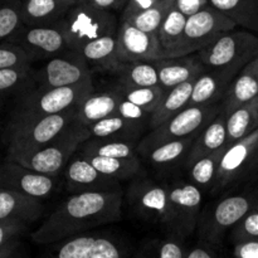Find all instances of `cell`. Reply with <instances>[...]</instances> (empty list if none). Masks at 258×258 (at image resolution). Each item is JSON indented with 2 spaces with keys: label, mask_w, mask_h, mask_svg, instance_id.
<instances>
[{
  "label": "cell",
  "mask_w": 258,
  "mask_h": 258,
  "mask_svg": "<svg viewBox=\"0 0 258 258\" xmlns=\"http://www.w3.org/2000/svg\"><path fill=\"white\" fill-rule=\"evenodd\" d=\"M123 191L76 193L62 202L32 233L38 244H54L96 227L113 223L122 216Z\"/></svg>",
  "instance_id": "cell-1"
},
{
  "label": "cell",
  "mask_w": 258,
  "mask_h": 258,
  "mask_svg": "<svg viewBox=\"0 0 258 258\" xmlns=\"http://www.w3.org/2000/svg\"><path fill=\"white\" fill-rule=\"evenodd\" d=\"M90 139L87 128L75 123L52 143L34 150L8 154L5 160L14 161L43 175L57 178L58 174L64 171L82 144Z\"/></svg>",
  "instance_id": "cell-2"
},
{
  "label": "cell",
  "mask_w": 258,
  "mask_h": 258,
  "mask_svg": "<svg viewBox=\"0 0 258 258\" xmlns=\"http://www.w3.org/2000/svg\"><path fill=\"white\" fill-rule=\"evenodd\" d=\"M92 92H95L92 80L71 87H33L20 93L12 117H43L67 112L75 110Z\"/></svg>",
  "instance_id": "cell-3"
},
{
  "label": "cell",
  "mask_w": 258,
  "mask_h": 258,
  "mask_svg": "<svg viewBox=\"0 0 258 258\" xmlns=\"http://www.w3.org/2000/svg\"><path fill=\"white\" fill-rule=\"evenodd\" d=\"M258 194L253 191L228 194L219 201L208 204L202 212L198 223V236L204 244L218 246L228 231L254 209Z\"/></svg>",
  "instance_id": "cell-4"
},
{
  "label": "cell",
  "mask_w": 258,
  "mask_h": 258,
  "mask_svg": "<svg viewBox=\"0 0 258 258\" xmlns=\"http://www.w3.org/2000/svg\"><path fill=\"white\" fill-rule=\"evenodd\" d=\"M204 67L238 73L258 58V35L249 30L223 33L198 52Z\"/></svg>",
  "instance_id": "cell-5"
},
{
  "label": "cell",
  "mask_w": 258,
  "mask_h": 258,
  "mask_svg": "<svg viewBox=\"0 0 258 258\" xmlns=\"http://www.w3.org/2000/svg\"><path fill=\"white\" fill-rule=\"evenodd\" d=\"M75 110L43 117H12L7 128L8 154L30 151L52 143L75 125Z\"/></svg>",
  "instance_id": "cell-6"
},
{
  "label": "cell",
  "mask_w": 258,
  "mask_h": 258,
  "mask_svg": "<svg viewBox=\"0 0 258 258\" xmlns=\"http://www.w3.org/2000/svg\"><path fill=\"white\" fill-rule=\"evenodd\" d=\"M71 50H78L87 43L117 34L118 23L112 12L88 3H77L60 20Z\"/></svg>",
  "instance_id": "cell-7"
},
{
  "label": "cell",
  "mask_w": 258,
  "mask_h": 258,
  "mask_svg": "<svg viewBox=\"0 0 258 258\" xmlns=\"http://www.w3.org/2000/svg\"><path fill=\"white\" fill-rule=\"evenodd\" d=\"M126 202L139 218L160 224L168 229L169 233L174 234L168 183L146 178L135 179L128 186Z\"/></svg>",
  "instance_id": "cell-8"
},
{
  "label": "cell",
  "mask_w": 258,
  "mask_h": 258,
  "mask_svg": "<svg viewBox=\"0 0 258 258\" xmlns=\"http://www.w3.org/2000/svg\"><path fill=\"white\" fill-rule=\"evenodd\" d=\"M221 103L214 106H188L164 125L150 130L138 144V153L155 148L163 143L198 135L221 112Z\"/></svg>",
  "instance_id": "cell-9"
},
{
  "label": "cell",
  "mask_w": 258,
  "mask_h": 258,
  "mask_svg": "<svg viewBox=\"0 0 258 258\" xmlns=\"http://www.w3.org/2000/svg\"><path fill=\"white\" fill-rule=\"evenodd\" d=\"M91 80V67L76 50H68L45 60L33 75L34 87L38 88L71 87Z\"/></svg>",
  "instance_id": "cell-10"
},
{
  "label": "cell",
  "mask_w": 258,
  "mask_h": 258,
  "mask_svg": "<svg viewBox=\"0 0 258 258\" xmlns=\"http://www.w3.org/2000/svg\"><path fill=\"white\" fill-rule=\"evenodd\" d=\"M236 28L237 25L231 19L209 5L206 9L186 18L178 57L201 52L219 35L234 30Z\"/></svg>",
  "instance_id": "cell-11"
},
{
  "label": "cell",
  "mask_w": 258,
  "mask_h": 258,
  "mask_svg": "<svg viewBox=\"0 0 258 258\" xmlns=\"http://www.w3.org/2000/svg\"><path fill=\"white\" fill-rule=\"evenodd\" d=\"M168 188L174 221V234L185 238L198 228L202 216L203 191L191 181L184 179L169 181Z\"/></svg>",
  "instance_id": "cell-12"
},
{
  "label": "cell",
  "mask_w": 258,
  "mask_h": 258,
  "mask_svg": "<svg viewBox=\"0 0 258 258\" xmlns=\"http://www.w3.org/2000/svg\"><path fill=\"white\" fill-rule=\"evenodd\" d=\"M7 42L19 45L34 60L50 59L71 50L62 24L23 27Z\"/></svg>",
  "instance_id": "cell-13"
},
{
  "label": "cell",
  "mask_w": 258,
  "mask_h": 258,
  "mask_svg": "<svg viewBox=\"0 0 258 258\" xmlns=\"http://www.w3.org/2000/svg\"><path fill=\"white\" fill-rule=\"evenodd\" d=\"M258 145V128L243 140L227 146L222 155L214 183L213 196H218L226 189L246 180L252 159Z\"/></svg>",
  "instance_id": "cell-14"
},
{
  "label": "cell",
  "mask_w": 258,
  "mask_h": 258,
  "mask_svg": "<svg viewBox=\"0 0 258 258\" xmlns=\"http://www.w3.org/2000/svg\"><path fill=\"white\" fill-rule=\"evenodd\" d=\"M57 186V178L24 168L14 161L0 164V188L24 194L30 198L42 199L52 196Z\"/></svg>",
  "instance_id": "cell-15"
},
{
  "label": "cell",
  "mask_w": 258,
  "mask_h": 258,
  "mask_svg": "<svg viewBox=\"0 0 258 258\" xmlns=\"http://www.w3.org/2000/svg\"><path fill=\"white\" fill-rule=\"evenodd\" d=\"M63 175L72 194L122 190L121 181L103 175L78 151L66 166Z\"/></svg>",
  "instance_id": "cell-16"
},
{
  "label": "cell",
  "mask_w": 258,
  "mask_h": 258,
  "mask_svg": "<svg viewBox=\"0 0 258 258\" xmlns=\"http://www.w3.org/2000/svg\"><path fill=\"white\" fill-rule=\"evenodd\" d=\"M118 58L122 64L134 62H155L161 59L156 34L143 32L128 22H120L117 34Z\"/></svg>",
  "instance_id": "cell-17"
},
{
  "label": "cell",
  "mask_w": 258,
  "mask_h": 258,
  "mask_svg": "<svg viewBox=\"0 0 258 258\" xmlns=\"http://www.w3.org/2000/svg\"><path fill=\"white\" fill-rule=\"evenodd\" d=\"M237 76L227 71L207 68L194 80L189 106L219 105L228 90L229 85Z\"/></svg>",
  "instance_id": "cell-18"
},
{
  "label": "cell",
  "mask_w": 258,
  "mask_h": 258,
  "mask_svg": "<svg viewBox=\"0 0 258 258\" xmlns=\"http://www.w3.org/2000/svg\"><path fill=\"white\" fill-rule=\"evenodd\" d=\"M159 75V86L168 91L181 83L194 81L204 70L198 54L184 55L178 58H163L155 60Z\"/></svg>",
  "instance_id": "cell-19"
},
{
  "label": "cell",
  "mask_w": 258,
  "mask_h": 258,
  "mask_svg": "<svg viewBox=\"0 0 258 258\" xmlns=\"http://www.w3.org/2000/svg\"><path fill=\"white\" fill-rule=\"evenodd\" d=\"M121 97L110 88L105 92H92L75 110V123L88 127L101 120L117 115Z\"/></svg>",
  "instance_id": "cell-20"
},
{
  "label": "cell",
  "mask_w": 258,
  "mask_h": 258,
  "mask_svg": "<svg viewBox=\"0 0 258 258\" xmlns=\"http://www.w3.org/2000/svg\"><path fill=\"white\" fill-rule=\"evenodd\" d=\"M44 206L39 199L0 188V221H14L29 226L43 216Z\"/></svg>",
  "instance_id": "cell-21"
},
{
  "label": "cell",
  "mask_w": 258,
  "mask_h": 258,
  "mask_svg": "<svg viewBox=\"0 0 258 258\" xmlns=\"http://www.w3.org/2000/svg\"><path fill=\"white\" fill-rule=\"evenodd\" d=\"M258 97V62L257 58L238 73L232 81L222 100L221 106L228 115L241 106Z\"/></svg>",
  "instance_id": "cell-22"
},
{
  "label": "cell",
  "mask_w": 258,
  "mask_h": 258,
  "mask_svg": "<svg viewBox=\"0 0 258 258\" xmlns=\"http://www.w3.org/2000/svg\"><path fill=\"white\" fill-rule=\"evenodd\" d=\"M86 128L91 139H111L139 144V140L144 138L143 134L149 128V125L113 115Z\"/></svg>",
  "instance_id": "cell-23"
},
{
  "label": "cell",
  "mask_w": 258,
  "mask_h": 258,
  "mask_svg": "<svg viewBox=\"0 0 258 258\" xmlns=\"http://www.w3.org/2000/svg\"><path fill=\"white\" fill-rule=\"evenodd\" d=\"M226 120L227 113L222 108L221 112L214 117V120L208 123L197 136L184 165H188L203 156L227 148Z\"/></svg>",
  "instance_id": "cell-24"
},
{
  "label": "cell",
  "mask_w": 258,
  "mask_h": 258,
  "mask_svg": "<svg viewBox=\"0 0 258 258\" xmlns=\"http://www.w3.org/2000/svg\"><path fill=\"white\" fill-rule=\"evenodd\" d=\"M72 7L62 0H22L23 24L27 27L57 24Z\"/></svg>",
  "instance_id": "cell-25"
},
{
  "label": "cell",
  "mask_w": 258,
  "mask_h": 258,
  "mask_svg": "<svg viewBox=\"0 0 258 258\" xmlns=\"http://www.w3.org/2000/svg\"><path fill=\"white\" fill-rule=\"evenodd\" d=\"M91 68L110 71L115 73L122 63L118 58V44L116 35L103 37L87 43L78 50Z\"/></svg>",
  "instance_id": "cell-26"
},
{
  "label": "cell",
  "mask_w": 258,
  "mask_h": 258,
  "mask_svg": "<svg viewBox=\"0 0 258 258\" xmlns=\"http://www.w3.org/2000/svg\"><path fill=\"white\" fill-rule=\"evenodd\" d=\"M198 135L181 139V140L163 143L155 148L150 149V150L144 151V153H141V155L155 168L163 169V170L173 169L180 164H185L191 145H193L194 140Z\"/></svg>",
  "instance_id": "cell-27"
},
{
  "label": "cell",
  "mask_w": 258,
  "mask_h": 258,
  "mask_svg": "<svg viewBox=\"0 0 258 258\" xmlns=\"http://www.w3.org/2000/svg\"><path fill=\"white\" fill-rule=\"evenodd\" d=\"M193 85L194 81H189V82L181 83V85L166 91L163 100L159 103L158 108L151 113L149 130H154L159 126L164 125L166 121L173 118L174 116L181 112L184 108L188 107L191 91H193Z\"/></svg>",
  "instance_id": "cell-28"
},
{
  "label": "cell",
  "mask_w": 258,
  "mask_h": 258,
  "mask_svg": "<svg viewBox=\"0 0 258 258\" xmlns=\"http://www.w3.org/2000/svg\"><path fill=\"white\" fill-rule=\"evenodd\" d=\"M185 24V15L181 14L174 7L171 8V10L164 19L163 24L159 28L158 33H156L161 59L163 58H178V52L181 40H183Z\"/></svg>",
  "instance_id": "cell-29"
},
{
  "label": "cell",
  "mask_w": 258,
  "mask_h": 258,
  "mask_svg": "<svg viewBox=\"0 0 258 258\" xmlns=\"http://www.w3.org/2000/svg\"><path fill=\"white\" fill-rule=\"evenodd\" d=\"M209 5L218 10L238 27L258 33V0H208Z\"/></svg>",
  "instance_id": "cell-30"
},
{
  "label": "cell",
  "mask_w": 258,
  "mask_h": 258,
  "mask_svg": "<svg viewBox=\"0 0 258 258\" xmlns=\"http://www.w3.org/2000/svg\"><path fill=\"white\" fill-rule=\"evenodd\" d=\"M227 146L243 140L258 128L256 100L241 106L227 115Z\"/></svg>",
  "instance_id": "cell-31"
},
{
  "label": "cell",
  "mask_w": 258,
  "mask_h": 258,
  "mask_svg": "<svg viewBox=\"0 0 258 258\" xmlns=\"http://www.w3.org/2000/svg\"><path fill=\"white\" fill-rule=\"evenodd\" d=\"M78 153L103 158L138 159V144L111 139H90L82 144Z\"/></svg>",
  "instance_id": "cell-32"
},
{
  "label": "cell",
  "mask_w": 258,
  "mask_h": 258,
  "mask_svg": "<svg viewBox=\"0 0 258 258\" xmlns=\"http://www.w3.org/2000/svg\"><path fill=\"white\" fill-rule=\"evenodd\" d=\"M224 150L226 149L214 151L209 155L203 156V158L185 165L189 181L198 186L203 193H212L213 190L217 171H218V166Z\"/></svg>",
  "instance_id": "cell-33"
},
{
  "label": "cell",
  "mask_w": 258,
  "mask_h": 258,
  "mask_svg": "<svg viewBox=\"0 0 258 258\" xmlns=\"http://www.w3.org/2000/svg\"><path fill=\"white\" fill-rule=\"evenodd\" d=\"M117 85L127 87H156L159 75L155 62H134L120 66L115 72Z\"/></svg>",
  "instance_id": "cell-34"
},
{
  "label": "cell",
  "mask_w": 258,
  "mask_h": 258,
  "mask_svg": "<svg viewBox=\"0 0 258 258\" xmlns=\"http://www.w3.org/2000/svg\"><path fill=\"white\" fill-rule=\"evenodd\" d=\"M83 155V154H81ZM100 173L110 176L115 180H130L139 175L141 168L140 158L138 159H115L103 158L97 155H83Z\"/></svg>",
  "instance_id": "cell-35"
},
{
  "label": "cell",
  "mask_w": 258,
  "mask_h": 258,
  "mask_svg": "<svg viewBox=\"0 0 258 258\" xmlns=\"http://www.w3.org/2000/svg\"><path fill=\"white\" fill-rule=\"evenodd\" d=\"M188 249L185 248L183 237L169 233L165 238H154L145 242L133 258H185Z\"/></svg>",
  "instance_id": "cell-36"
},
{
  "label": "cell",
  "mask_w": 258,
  "mask_h": 258,
  "mask_svg": "<svg viewBox=\"0 0 258 258\" xmlns=\"http://www.w3.org/2000/svg\"><path fill=\"white\" fill-rule=\"evenodd\" d=\"M98 233H83L52 244L42 258H85L97 239Z\"/></svg>",
  "instance_id": "cell-37"
},
{
  "label": "cell",
  "mask_w": 258,
  "mask_h": 258,
  "mask_svg": "<svg viewBox=\"0 0 258 258\" xmlns=\"http://www.w3.org/2000/svg\"><path fill=\"white\" fill-rule=\"evenodd\" d=\"M112 90L122 100L128 101L148 112L153 113L158 108L166 91L160 86L156 87H127V86L116 85Z\"/></svg>",
  "instance_id": "cell-38"
},
{
  "label": "cell",
  "mask_w": 258,
  "mask_h": 258,
  "mask_svg": "<svg viewBox=\"0 0 258 258\" xmlns=\"http://www.w3.org/2000/svg\"><path fill=\"white\" fill-rule=\"evenodd\" d=\"M173 7L174 0H163V2L158 3L154 7L133 15L128 19L121 20V22H128L138 29L143 30V32L156 34L160 25L163 24L164 19H165L166 15H168V13L170 12Z\"/></svg>",
  "instance_id": "cell-39"
},
{
  "label": "cell",
  "mask_w": 258,
  "mask_h": 258,
  "mask_svg": "<svg viewBox=\"0 0 258 258\" xmlns=\"http://www.w3.org/2000/svg\"><path fill=\"white\" fill-rule=\"evenodd\" d=\"M34 68L32 66L0 70V93H10L14 91L30 90L34 87L33 82Z\"/></svg>",
  "instance_id": "cell-40"
},
{
  "label": "cell",
  "mask_w": 258,
  "mask_h": 258,
  "mask_svg": "<svg viewBox=\"0 0 258 258\" xmlns=\"http://www.w3.org/2000/svg\"><path fill=\"white\" fill-rule=\"evenodd\" d=\"M85 258H130V252L122 239L113 234L98 233Z\"/></svg>",
  "instance_id": "cell-41"
},
{
  "label": "cell",
  "mask_w": 258,
  "mask_h": 258,
  "mask_svg": "<svg viewBox=\"0 0 258 258\" xmlns=\"http://www.w3.org/2000/svg\"><path fill=\"white\" fill-rule=\"evenodd\" d=\"M23 27L20 2H12L0 7V43L7 42Z\"/></svg>",
  "instance_id": "cell-42"
},
{
  "label": "cell",
  "mask_w": 258,
  "mask_h": 258,
  "mask_svg": "<svg viewBox=\"0 0 258 258\" xmlns=\"http://www.w3.org/2000/svg\"><path fill=\"white\" fill-rule=\"evenodd\" d=\"M33 59L19 45L9 42L0 43V70L32 66Z\"/></svg>",
  "instance_id": "cell-43"
},
{
  "label": "cell",
  "mask_w": 258,
  "mask_h": 258,
  "mask_svg": "<svg viewBox=\"0 0 258 258\" xmlns=\"http://www.w3.org/2000/svg\"><path fill=\"white\" fill-rule=\"evenodd\" d=\"M231 239L233 243L242 241H258V211L252 209L232 228Z\"/></svg>",
  "instance_id": "cell-44"
},
{
  "label": "cell",
  "mask_w": 258,
  "mask_h": 258,
  "mask_svg": "<svg viewBox=\"0 0 258 258\" xmlns=\"http://www.w3.org/2000/svg\"><path fill=\"white\" fill-rule=\"evenodd\" d=\"M28 229V224L14 221H0V248L13 241L19 239V237Z\"/></svg>",
  "instance_id": "cell-45"
},
{
  "label": "cell",
  "mask_w": 258,
  "mask_h": 258,
  "mask_svg": "<svg viewBox=\"0 0 258 258\" xmlns=\"http://www.w3.org/2000/svg\"><path fill=\"white\" fill-rule=\"evenodd\" d=\"M117 115L123 118H127V120L139 121V122L148 123V125L150 123V112L145 111L144 108L139 107V106L134 105V103L128 102V101L122 100V98H121L120 105H118Z\"/></svg>",
  "instance_id": "cell-46"
},
{
  "label": "cell",
  "mask_w": 258,
  "mask_h": 258,
  "mask_svg": "<svg viewBox=\"0 0 258 258\" xmlns=\"http://www.w3.org/2000/svg\"><path fill=\"white\" fill-rule=\"evenodd\" d=\"M207 7H209L208 0H174V8L186 18L197 14Z\"/></svg>",
  "instance_id": "cell-47"
},
{
  "label": "cell",
  "mask_w": 258,
  "mask_h": 258,
  "mask_svg": "<svg viewBox=\"0 0 258 258\" xmlns=\"http://www.w3.org/2000/svg\"><path fill=\"white\" fill-rule=\"evenodd\" d=\"M160 2H163V0H128L125 9L122 10L121 20L128 19V18L133 17V15L138 14V13L140 12H144V10L154 7V5L158 4V3Z\"/></svg>",
  "instance_id": "cell-48"
},
{
  "label": "cell",
  "mask_w": 258,
  "mask_h": 258,
  "mask_svg": "<svg viewBox=\"0 0 258 258\" xmlns=\"http://www.w3.org/2000/svg\"><path fill=\"white\" fill-rule=\"evenodd\" d=\"M234 258H258V241H242L234 243Z\"/></svg>",
  "instance_id": "cell-49"
},
{
  "label": "cell",
  "mask_w": 258,
  "mask_h": 258,
  "mask_svg": "<svg viewBox=\"0 0 258 258\" xmlns=\"http://www.w3.org/2000/svg\"><path fill=\"white\" fill-rule=\"evenodd\" d=\"M127 3L128 0H90L88 4H92L93 7L107 12H113V10H123Z\"/></svg>",
  "instance_id": "cell-50"
},
{
  "label": "cell",
  "mask_w": 258,
  "mask_h": 258,
  "mask_svg": "<svg viewBox=\"0 0 258 258\" xmlns=\"http://www.w3.org/2000/svg\"><path fill=\"white\" fill-rule=\"evenodd\" d=\"M0 258H22V243L19 239L0 248Z\"/></svg>",
  "instance_id": "cell-51"
},
{
  "label": "cell",
  "mask_w": 258,
  "mask_h": 258,
  "mask_svg": "<svg viewBox=\"0 0 258 258\" xmlns=\"http://www.w3.org/2000/svg\"><path fill=\"white\" fill-rule=\"evenodd\" d=\"M185 258H219L208 247V244H199V246L193 247L189 249Z\"/></svg>",
  "instance_id": "cell-52"
},
{
  "label": "cell",
  "mask_w": 258,
  "mask_h": 258,
  "mask_svg": "<svg viewBox=\"0 0 258 258\" xmlns=\"http://www.w3.org/2000/svg\"><path fill=\"white\" fill-rule=\"evenodd\" d=\"M256 179H258V145L253 159H252L251 166L248 169V173L246 175V180H256Z\"/></svg>",
  "instance_id": "cell-53"
},
{
  "label": "cell",
  "mask_w": 258,
  "mask_h": 258,
  "mask_svg": "<svg viewBox=\"0 0 258 258\" xmlns=\"http://www.w3.org/2000/svg\"><path fill=\"white\" fill-rule=\"evenodd\" d=\"M62 2L67 3V4H70V5H76L78 2H80V0H62Z\"/></svg>",
  "instance_id": "cell-54"
},
{
  "label": "cell",
  "mask_w": 258,
  "mask_h": 258,
  "mask_svg": "<svg viewBox=\"0 0 258 258\" xmlns=\"http://www.w3.org/2000/svg\"><path fill=\"white\" fill-rule=\"evenodd\" d=\"M256 107H257V115H258V97L256 98Z\"/></svg>",
  "instance_id": "cell-55"
},
{
  "label": "cell",
  "mask_w": 258,
  "mask_h": 258,
  "mask_svg": "<svg viewBox=\"0 0 258 258\" xmlns=\"http://www.w3.org/2000/svg\"><path fill=\"white\" fill-rule=\"evenodd\" d=\"M88 2H90V0H80L78 3H88Z\"/></svg>",
  "instance_id": "cell-56"
},
{
  "label": "cell",
  "mask_w": 258,
  "mask_h": 258,
  "mask_svg": "<svg viewBox=\"0 0 258 258\" xmlns=\"http://www.w3.org/2000/svg\"><path fill=\"white\" fill-rule=\"evenodd\" d=\"M256 208H257V211H258V204H257V207H256Z\"/></svg>",
  "instance_id": "cell-57"
},
{
  "label": "cell",
  "mask_w": 258,
  "mask_h": 258,
  "mask_svg": "<svg viewBox=\"0 0 258 258\" xmlns=\"http://www.w3.org/2000/svg\"><path fill=\"white\" fill-rule=\"evenodd\" d=\"M257 62H258V58H257Z\"/></svg>",
  "instance_id": "cell-58"
}]
</instances>
